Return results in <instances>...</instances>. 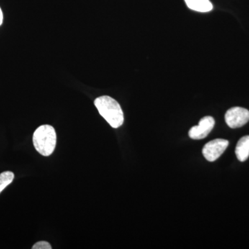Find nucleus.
<instances>
[{
	"instance_id": "nucleus-8",
	"label": "nucleus",
	"mask_w": 249,
	"mask_h": 249,
	"mask_svg": "<svg viewBox=\"0 0 249 249\" xmlns=\"http://www.w3.org/2000/svg\"><path fill=\"white\" fill-rule=\"evenodd\" d=\"M14 179V174L12 172L6 171L0 174V193L11 184Z\"/></svg>"
},
{
	"instance_id": "nucleus-2",
	"label": "nucleus",
	"mask_w": 249,
	"mask_h": 249,
	"mask_svg": "<svg viewBox=\"0 0 249 249\" xmlns=\"http://www.w3.org/2000/svg\"><path fill=\"white\" fill-rule=\"evenodd\" d=\"M56 133L55 129L49 124H43L36 129L33 136V142L37 152L49 157L56 146Z\"/></svg>"
},
{
	"instance_id": "nucleus-4",
	"label": "nucleus",
	"mask_w": 249,
	"mask_h": 249,
	"mask_svg": "<svg viewBox=\"0 0 249 249\" xmlns=\"http://www.w3.org/2000/svg\"><path fill=\"white\" fill-rule=\"evenodd\" d=\"M225 121L231 128H239L249 122V111L240 107L231 108L226 113Z\"/></svg>"
},
{
	"instance_id": "nucleus-6",
	"label": "nucleus",
	"mask_w": 249,
	"mask_h": 249,
	"mask_svg": "<svg viewBox=\"0 0 249 249\" xmlns=\"http://www.w3.org/2000/svg\"><path fill=\"white\" fill-rule=\"evenodd\" d=\"M235 155L241 162L245 161L249 157V136L242 137L236 145Z\"/></svg>"
},
{
	"instance_id": "nucleus-9",
	"label": "nucleus",
	"mask_w": 249,
	"mask_h": 249,
	"mask_svg": "<svg viewBox=\"0 0 249 249\" xmlns=\"http://www.w3.org/2000/svg\"><path fill=\"white\" fill-rule=\"evenodd\" d=\"M33 249H52V247L49 242L46 241H40V242H37L35 245L33 246Z\"/></svg>"
},
{
	"instance_id": "nucleus-3",
	"label": "nucleus",
	"mask_w": 249,
	"mask_h": 249,
	"mask_svg": "<svg viewBox=\"0 0 249 249\" xmlns=\"http://www.w3.org/2000/svg\"><path fill=\"white\" fill-rule=\"evenodd\" d=\"M229 141L217 139L209 142L203 147V155L206 160L213 162L222 156L229 146Z\"/></svg>"
},
{
	"instance_id": "nucleus-7",
	"label": "nucleus",
	"mask_w": 249,
	"mask_h": 249,
	"mask_svg": "<svg viewBox=\"0 0 249 249\" xmlns=\"http://www.w3.org/2000/svg\"><path fill=\"white\" fill-rule=\"evenodd\" d=\"M190 9L198 12L206 13L212 11V3L209 0H184Z\"/></svg>"
},
{
	"instance_id": "nucleus-1",
	"label": "nucleus",
	"mask_w": 249,
	"mask_h": 249,
	"mask_svg": "<svg viewBox=\"0 0 249 249\" xmlns=\"http://www.w3.org/2000/svg\"><path fill=\"white\" fill-rule=\"evenodd\" d=\"M98 112L113 128L121 127L124 122V115L119 103L108 96H100L94 101Z\"/></svg>"
},
{
	"instance_id": "nucleus-5",
	"label": "nucleus",
	"mask_w": 249,
	"mask_h": 249,
	"mask_svg": "<svg viewBox=\"0 0 249 249\" xmlns=\"http://www.w3.org/2000/svg\"><path fill=\"white\" fill-rule=\"evenodd\" d=\"M214 119L212 116H205L199 121V124L193 126L188 132V135L195 140H201L206 138L213 129Z\"/></svg>"
},
{
	"instance_id": "nucleus-10",
	"label": "nucleus",
	"mask_w": 249,
	"mask_h": 249,
	"mask_svg": "<svg viewBox=\"0 0 249 249\" xmlns=\"http://www.w3.org/2000/svg\"><path fill=\"white\" fill-rule=\"evenodd\" d=\"M3 22V13L1 11V8H0V26L2 24Z\"/></svg>"
}]
</instances>
